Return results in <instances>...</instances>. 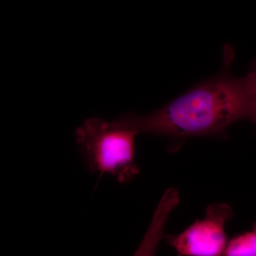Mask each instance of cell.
<instances>
[{"label": "cell", "mask_w": 256, "mask_h": 256, "mask_svg": "<svg viewBox=\"0 0 256 256\" xmlns=\"http://www.w3.org/2000/svg\"><path fill=\"white\" fill-rule=\"evenodd\" d=\"M245 118L244 80L223 75L200 84L150 114H124L110 124L139 134L182 140L223 134L234 122Z\"/></svg>", "instance_id": "obj_1"}, {"label": "cell", "mask_w": 256, "mask_h": 256, "mask_svg": "<svg viewBox=\"0 0 256 256\" xmlns=\"http://www.w3.org/2000/svg\"><path fill=\"white\" fill-rule=\"evenodd\" d=\"M139 133L112 126L98 118L86 120L76 130V140L92 172L110 174L120 182L140 172L134 163L136 137Z\"/></svg>", "instance_id": "obj_2"}, {"label": "cell", "mask_w": 256, "mask_h": 256, "mask_svg": "<svg viewBox=\"0 0 256 256\" xmlns=\"http://www.w3.org/2000/svg\"><path fill=\"white\" fill-rule=\"evenodd\" d=\"M232 216L233 210L226 204H212L202 220L166 240L178 256H222L228 242L226 224Z\"/></svg>", "instance_id": "obj_3"}, {"label": "cell", "mask_w": 256, "mask_h": 256, "mask_svg": "<svg viewBox=\"0 0 256 256\" xmlns=\"http://www.w3.org/2000/svg\"><path fill=\"white\" fill-rule=\"evenodd\" d=\"M172 212V207L166 204L161 203L158 205L149 228L133 256L156 255L160 242L164 236L165 224Z\"/></svg>", "instance_id": "obj_4"}, {"label": "cell", "mask_w": 256, "mask_h": 256, "mask_svg": "<svg viewBox=\"0 0 256 256\" xmlns=\"http://www.w3.org/2000/svg\"><path fill=\"white\" fill-rule=\"evenodd\" d=\"M222 256H256V223L252 230L229 240Z\"/></svg>", "instance_id": "obj_5"}, {"label": "cell", "mask_w": 256, "mask_h": 256, "mask_svg": "<svg viewBox=\"0 0 256 256\" xmlns=\"http://www.w3.org/2000/svg\"><path fill=\"white\" fill-rule=\"evenodd\" d=\"M242 80L246 96L248 119L256 124V60L250 66V72Z\"/></svg>", "instance_id": "obj_6"}]
</instances>
